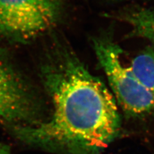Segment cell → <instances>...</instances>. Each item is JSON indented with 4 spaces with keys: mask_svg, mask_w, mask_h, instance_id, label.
Masks as SVG:
<instances>
[{
    "mask_svg": "<svg viewBox=\"0 0 154 154\" xmlns=\"http://www.w3.org/2000/svg\"><path fill=\"white\" fill-rule=\"evenodd\" d=\"M64 11L62 0H0V38L30 41L54 30Z\"/></svg>",
    "mask_w": 154,
    "mask_h": 154,
    "instance_id": "cell-3",
    "label": "cell"
},
{
    "mask_svg": "<svg viewBox=\"0 0 154 154\" xmlns=\"http://www.w3.org/2000/svg\"><path fill=\"white\" fill-rule=\"evenodd\" d=\"M0 154H11V149L7 144L0 143Z\"/></svg>",
    "mask_w": 154,
    "mask_h": 154,
    "instance_id": "cell-7",
    "label": "cell"
},
{
    "mask_svg": "<svg viewBox=\"0 0 154 154\" xmlns=\"http://www.w3.org/2000/svg\"><path fill=\"white\" fill-rule=\"evenodd\" d=\"M113 2H125V1H130V0H109Z\"/></svg>",
    "mask_w": 154,
    "mask_h": 154,
    "instance_id": "cell-8",
    "label": "cell"
},
{
    "mask_svg": "<svg viewBox=\"0 0 154 154\" xmlns=\"http://www.w3.org/2000/svg\"><path fill=\"white\" fill-rule=\"evenodd\" d=\"M130 67L151 95L154 105V47L146 48L132 60Z\"/></svg>",
    "mask_w": 154,
    "mask_h": 154,
    "instance_id": "cell-6",
    "label": "cell"
},
{
    "mask_svg": "<svg viewBox=\"0 0 154 154\" xmlns=\"http://www.w3.org/2000/svg\"><path fill=\"white\" fill-rule=\"evenodd\" d=\"M48 51L41 77L53 104L51 117L12 127L13 134L26 144L60 154H102L121 128L116 100L60 37Z\"/></svg>",
    "mask_w": 154,
    "mask_h": 154,
    "instance_id": "cell-1",
    "label": "cell"
},
{
    "mask_svg": "<svg viewBox=\"0 0 154 154\" xmlns=\"http://www.w3.org/2000/svg\"><path fill=\"white\" fill-rule=\"evenodd\" d=\"M37 110L30 88L0 48V122L12 128L34 124Z\"/></svg>",
    "mask_w": 154,
    "mask_h": 154,
    "instance_id": "cell-4",
    "label": "cell"
},
{
    "mask_svg": "<svg viewBox=\"0 0 154 154\" xmlns=\"http://www.w3.org/2000/svg\"><path fill=\"white\" fill-rule=\"evenodd\" d=\"M116 17L131 26L132 30L128 37L146 38L154 46V8L130 10L117 14Z\"/></svg>",
    "mask_w": 154,
    "mask_h": 154,
    "instance_id": "cell-5",
    "label": "cell"
},
{
    "mask_svg": "<svg viewBox=\"0 0 154 154\" xmlns=\"http://www.w3.org/2000/svg\"><path fill=\"white\" fill-rule=\"evenodd\" d=\"M93 43L99 64L127 116L139 118L154 112L151 95L135 76L130 66H125L122 62V48L108 36L96 37Z\"/></svg>",
    "mask_w": 154,
    "mask_h": 154,
    "instance_id": "cell-2",
    "label": "cell"
}]
</instances>
